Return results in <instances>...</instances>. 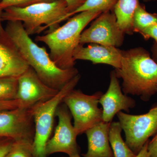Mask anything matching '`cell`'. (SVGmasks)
<instances>
[{
    "mask_svg": "<svg viewBox=\"0 0 157 157\" xmlns=\"http://www.w3.org/2000/svg\"><path fill=\"white\" fill-rule=\"evenodd\" d=\"M118 0H85L81 6L74 11L68 13L61 21V22L68 19L75 14L83 11H98L102 13L105 11H112L117 3Z\"/></svg>",
    "mask_w": 157,
    "mask_h": 157,
    "instance_id": "cell-18",
    "label": "cell"
},
{
    "mask_svg": "<svg viewBox=\"0 0 157 157\" xmlns=\"http://www.w3.org/2000/svg\"><path fill=\"white\" fill-rule=\"evenodd\" d=\"M102 105V120L105 122H112L115 115L122 110L129 112L136 105L135 100L122 92L115 71L110 74V82L107 92L99 100Z\"/></svg>",
    "mask_w": 157,
    "mask_h": 157,
    "instance_id": "cell-12",
    "label": "cell"
},
{
    "mask_svg": "<svg viewBox=\"0 0 157 157\" xmlns=\"http://www.w3.org/2000/svg\"><path fill=\"white\" fill-rule=\"evenodd\" d=\"M67 3L68 7L72 12L81 6L85 0H65Z\"/></svg>",
    "mask_w": 157,
    "mask_h": 157,
    "instance_id": "cell-27",
    "label": "cell"
},
{
    "mask_svg": "<svg viewBox=\"0 0 157 157\" xmlns=\"http://www.w3.org/2000/svg\"><path fill=\"white\" fill-rule=\"evenodd\" d=\"M21 107L20 101L17 100L4 101L0 100V111Z\"/></svg>",
    "mask_w": 157,
    "mask_h": 157,
    "instance_id": "cell-25",
    "label": "cell"
},
{
    "mask_svg": "<svg viewBox=\"0 0 157 157\" xmlns=\"http://www.w3.org/2000/svg\"><path fill=\"white\" fill-rule=\"evenodd\" d=\"M143 1L145 2H151V1H156V0H143Z\"/></svg>",
    "mask_w": 157,
    "mask_h": 157,
    "instance_id": "cell-30",
    "label": "cell"
},
{
    "mask_svg": "<svg viewBox=\"0 0 157 157\" xmlns=\"http://www.w3.org/2000/svg\"><path fill=\"white\" fill-rule=\"evenodd\" d=\"M122 131L119 121L111 122L109 126V139L114 157H134L136 155L122 137Z\"/></svg>",
    "mask_w": 157,
    "mask_h": 157,
    "instance_id": "cell-17",
    "label": "cell"
},
{
    "mask_svg": "<svg viewBox=\"0 0 157 157\" xmlns=\"http://www.w3.org/2000/svg\"><path fill=\"white\" fill-rule=\"evenodd\" d=\"M58 123L52 138L49 139L45 147L47 156L56 153H64L69 156L79 154L77 135L72 125V116L64 104H60L56 112Z\"/></svg>",
    "mask_w": 157,
    "mask_h": 157,
    "instance_id": "cell-10",
    "label": "cell"
},
{
    "mask_svg": "<svg viewBox=\"0 0 157 157\" xmlns=\"http://www.w3.org/2000/svg\"><path fill=\"white\" fill-rule=\"evenodd\" d=\"M114 71L117 78L122 79L125 94L147 101L157 93V63L144 48L122 51L120 68Z\"/></svg>",
    "mask_w": 157,
    "mask_h": 157,
    "instance_id": "cell-2",
    "label": "cell"
},
{
    "mask_svg": "<svg viewBox=\"0 0 157 157\" xmlns=\"http://www.w3.org/2000/svg\"><path fill=\"white\" fill-rule=\"evenodd\" d=\"M33 143V141L27 140L14 141L6 157H34Z\"/></svg>",
    "mask_w": 157,
    "mask_h": 157,
    "instance_id": "cell-21",
    "label": "cell"
},
{
    "mask_svg": "<svg viewBox=\"0 0 157 157\" xmlns=\"http://www.w3.org/2000/svg\"><path fill=\"white\" fill-rule=\"evenodd\" d=\"M122 57V51L117 47L93 43L86 47L83 45H78L73 54L75 61H90L94 64L109 65L115 69L120 68Z\"/></svg>",
    "mask_w": 157,
    "mask_h": 157,
    "instance_id": "cell-13",
    "label": "cell"
},
{
    "mask_svg": "<svg viewBox=\"0 0 157 157\" xmlns=\"http://www.w3.org/2000/svg\"><path fill=\"white\" fill-rule=\"evenodd\" d=\"M124 33L118 25L113 10L101 13L82 33L80 45L99 44L117 48L122 45Z\"/></svg>",
    "mask_w": 157,
    "mask_h": 157,
    "instance_id": "cell-8",
    "label": "cell"
},
{
    "mask_svg": "<svg viewBox=\"0 0 157 157\" xmlns=\"http://www.w3.org/2000/svg\"><path fill=\"white\" fill-rule=\"evenodd\" d=\"M14 141L9 137H0V157H6L12 148Z\"/></svg>",
    "mask_w": 157,
    "mask_h": 157,
    "instance_id": "cell-24",
    "label": "cell"
},
{
    "mask_svg": "<svg viewBox=\"0 0 157 157\" xmlns=\"http://www.w3.org/2000/svg\"><path fill=\"white\" fill-rule=\"evenodd\" d=\"M8 34L23 58L45 84L59 91L78 73L75 67L62 69L51 59L46 49L31 39L20 21H10L6 28Z\"/></svg>",
    "mask_w": 157,
    "mask_h": 157,
    "instance_id": "cell-1",
    "label": "cell"
},
{
    "mask_svg": "<svg viewBox=\"0 0 157 157\" xmlns=\"http://www.w3.org/2000/svg\"><path fill=\"white\" fill-rule=\"evenodd\" d=\"M149 140L144 144L138 153L134 157H151L147 150Z\"/></svg>",
    "mask_w": 157,
    "mask_h": 157,
    "instance_id": "cell-28",
    "label": "cell"
},
{
    "mask_svg": "<svg viewBox=\"0 0 157 157\" xmlns=\"http://www.w3.org/2000/svg\"><path fill=\"white\" fill-rule=\"evenodd\" d=\"M103 93L98 91L87 95L80 90L73 89L63 101L74 120V130L77 136L81 135L102 120V109L98 107Z\"/></svg>",
    "mask_w": 157,
    "mask_h": 157,
    "instance_id": "cell-6",
    "label": "cell"
},
{
    "mask_svg": "<svg viewBox=\"0 0 157 157\" xmlns=\"http://www.w3.org/2000/svg\"><path fill=\"white\" fill-rule=\"evenodd\" d=\"M139 0H118L113 11L116 17L118 25L124 33H133L132 21Z\"/></svg>",
    "mask_w": 157,
    "mask_h": 157,
    "instance_id": "cell-16",
    "label": "cell"
},
{
    "mask_svg": "<svg viewBox=\"0 0 157 157\" xmlns=\"http://www.w3.org/2000/svg\"><path fill=\"white\" fill-rule=\"evenodd\" d=\"M33 107L0 111V137H9L15 141L33 142L35 130Z\"/></svg>",
    "mask_w": 157,
    "mask_h": 157,
    "instance_id": "cell-9",
    "label": "cell"
},
{
    "mask_svg": "<svg viewBox=\"0 0 157 157\" xmlns=\"http://www.w3.org/2000/svg\"><path fill=\"white\" fill-rule=\"evenodd\" d=\"M117 115L124 132L126 143L137 154L157 132V104L144 114L132 115L121 111Z\"/></svg>",
    "mask_w": 157,
    "mask_h": 157,
    "instance_id": "cell-7",
    "label": "cell"
},
{
    "mask_svg": "<svg viewBox=\"0 0 157 157\" xmlns=\"http://www.w3.org/2000/svg\"><path fill=\"white\" fill-rule=\"evenodd\" d=\"M17 85V77L0 78V100H16Z\"/></svg>",
    "mask_w": 157,
    "mask_h": 157,
    "instance_id": "cell-20",
    "label": "cell"
},
{
    "mask_svg": "<svg viewBox=\"0 0 157 157\" xmlns=\"http://www.w3.org/2000/svg\"><path fill=\"white\" fill-rule=\"evenodd\" d=\"M29 67L11 39L0 41V78L19 77Z\"/></svg>",
    "mask_w": 157,
    "mask_h": 157,
    "instance_id": "cell-14",
    "label": "cell"
},
{
    "mask_svg": "<svg viewBox=\"0 0 157 157\" xmlns=\"http://www.w3.org/2000/svg\"><path fill=\"white\" fill-rule=\"evenodd\" d=\"M157 23V15L147 12L144 6L138 5L133 16V33H140L144 29Z\"/></svg>",
    "mask_w": 157,
    "mask_h": 157,
    "instance_id": "cell-19",
    "label": "cell"
},
{
    "mask_svg": "<svg viewBox=\"0 0 157 157\" xmlns=\"http://www.w3.org/2000/svg\"><path fill=\"white\" fill-rule=\"evenodd\" d=\"M17 82L16 100L20 101L23 107L29 108L48 101L59 92L44 83L30 67L17 77Z\"/></svg>",
    "mask_w": 157,
    "mask_h": 157,
    "instance_id": "cell-11",
    "label": "cell"
},
{
    "mask_svg": "<svg viewBox=\"0 0 157 157\" xmlns=\"http://www.w3.org/2000/svg\"><path fill=\"white\" fill-rule=\"evenodd\" d=\"M110 123L102 121L85 132L88 150L83 157H114L109 139Z\"/></svg>",
    "mask_w": 157,
    "mask_h": 157,
    "instance_id": "cell-15",
    "label": "cell"
},
{
    "mask_svg": "<svg viewBox=\"0 0 157 157\" xmlns=\"http://www.w3.org/2000/svg\"><path fill=\"white\" fill-rule=\"evenodd\" d=\"M70 10L65 0L33 4L25 7H11L6 9L2 18L10 21H20L29 36L48 32L59 27L61 21Z\"/></svg>",
    "mask_w": 157,
    "mask_h": 157,
    "instance_id": "cell-4",
    "label": "cell"
},
{
    "mask_svg": "<svg viewBox=\"0 0 157 157\" xmlns=\"http://www.w3.org/2000/svg\"><path fill=\"white\" fill-rule=\"evenodd\" d=\"M55 0H2L0 10L11 7H25L33 4L42 2H51Z\"/></svg>",
    "mask_w": 157,
    "mask_h": 157,
    "instance_id": "cell-22",
    "label": "cell"
},
{
    "mask_svg": "<svg viewBox=\"0 0 157 157\" xmlns=\"http://www.w3.org/2000/svg\"><path fill=\"white\" fill-rule=\"evenodd\" d=\"M80 77V74H78L53 98L38 103L33 107L35 130L33 143L34 157H47L45 154V147L53 129L57 109L63 103L65 97L74 89Z\"/></svg>",
    "mask_w": 157,
    "mask_h": 157,
    "instance_id": "cell-5",
    "label": "cell"
},
{
    "mask_svg": "<svg viewBox=\"0 0 157 157\" xmlns=\"http://www.w3.org/2000/svg\"><path fill=\"white\" fill-rule=\"evenodd\" d=\"M98 11H83L70 18L61 27L42 36L36 40L45 43L50 49L49 56L54 63L62 69L74 67L75 49L80 45V37L85 28L102 13Z\"/></svg>",
    "mask_w": 157,
    "mask_h": 157,
    "instance_id": "cell-3",
    "label": "cell"
},
{
    "mask_svg": "<svg viewBox=\"0 0 157 157\" xmlns=\"http://www.w3.org/2000/svg\"><path fill=\"white\" fill-rule=\"evenodd\" d=\"M151 141H149L147 150L151 157H157V132Z\"/></svg>",
    "mask_w": 157,
    "mask_h": 157,
    "instance_id": "cell-26",
    "label": "cell"
},
{
    "mask_svg": "<svg viewBox=\"0 0 157 157\" xmlns=\"http://www.w3.org/2000/svg\"><path fill=\"white\" fill-rule=\"evenodd\" d=\"M69 157H81L79 155V154L74 155L71 156H69Z\"/></svg>",
    "mask_w": 157,
    "mask_h": 157,
    "instance_id": "cell-29",
    "label": "cell"
},
{
    "mask_svg": "<svg viewBox=\"0 0 157 157\" xmlns=\"http://www.w3.org/2000/svg\"><path fill=\"white\" fill-rule=\"evenodd\" d=\"M139 33L141 34L145 39H148L151 38L154 39L155 44L154 46L153 52L156 58H157V23L144 29Z\"/></svg>",
    "mask_w": 157,
    "mask_h": 157,
    "instance_id": "cell-23",
    "label": "cell"
}]
</instances>
